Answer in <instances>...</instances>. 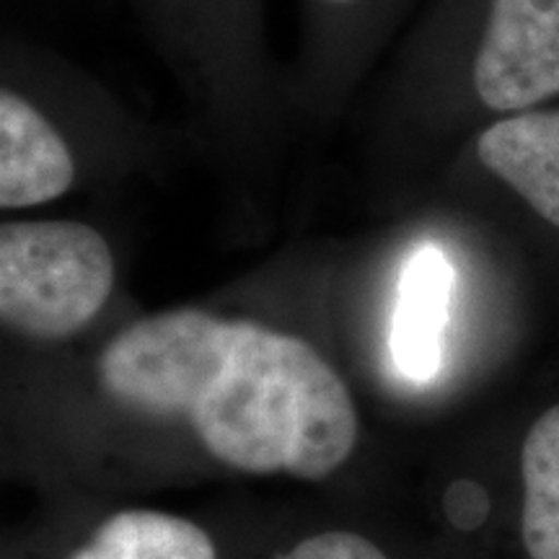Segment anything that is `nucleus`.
<instances>
[{
  "mask_svg": "<svg viewBox=\"0 0 559 559\" xmlns=\"http://www.w3.org/2000/svg\"><path fill=\"white\" fill-rule=\"evenodd\" d=\"M453 267L432 243L419 247L402 272L400 304L391 330V355L409 381L425 383L443 360V326L449 321Z\"/></svg>",
  "mask_w": 559,
  "mask_h": 559,
  "instance_id": "obj_6",
  "label": "nucleus"
},
{
  "mask_svg": "<svg viewBox=\"0 0 559 559\" xmlns=\"http://www.w3.org/2000/svg\"><path fill=\"white\" fill-rule=\"evenodd\" d=\"M96 370L109 400L187 419L239 472L324 479L360 436L353 396L319 349L251 319L156 313L115 334Z\"/></svg>",
  "mask_w": 559,
  "mask_h": 559,
  "instance_id": "obj_1",
  "label": "nucleus"
},
{
  "mask_svg": "<svg viewBox=\"0 0 559 559\" xmlns=\"http://www.w3.org/2000/svg\"><path fill=\"white\" fill-rule=\"evenodd\" d=\"M280 559H389L366 536L353 531H326L296 544Z\"/></svg>",
  "mask_w": 559,
  "mask_h": 559,
  "instance_id": "obj_9",
  "label": "nucleus"
},
{
  "mask_svg": "<svg viewBox=\"0 0 559 559\" xmlns=\"http://www.w3.org/2000/svg\"><path fill=\"white\" fill-rule=\"evenodd\" d=\"M115 290V257L86 223L37 221L0 228V319L32 340H68Z\"/></svg>",
  "mask_w": 559,
  "mask_h": 559,
  "instance_id": "obj_2",
  "label": "nucleus"
},
{
  "mask_svg": "<svg viewBox=\"0 0 559 559\" xmlns=\"http://www.w3.org/2000/svg\"><path fill=\"white\" fill-rule=\"evenodd\" d=\"M521 474L523 547L528 559H559V404L531 425Z\"/></svg>",
  "mask_w": 559,
  "mask_h": 559,
  "instance_id": "obj_8",
  "label": "nucleus"
},
{
  "mask_svg": "<svg viewBox=\"0 0 559 559\" xmlns=\"http://www.w3.org/2000/svg\"><path fill=\"white\" fill-rule=\"evenodd\" d=\"M489 111L515 115L559 96V0H489L472 68Z\"/></svg>",
  "mask_w": 559,
  "mask_h": 559,
  "instance_id": "obj_3",
  "label": "nucleus"
},
{
  "mask_svg": "<svg viewBox=\"0 0 559 559\" xmlns=\"http://www.w3.org/2000/svg\"><path fill=\"white\" fill-rule=\"evenodd\" d=\"M477 156L539 218L559 228V107L500 117L479 132Z\"/></svg>",
  "mask_w": 559,
  "mask_h": 559,
  "instance_id": "obj_5",
  "label": "nucleus"
},
{
  "mask_svg": "<svg viewBox=\"0 0 559 559\" xmlns=\"http://www.w3.org/2000/svg\"><path fill=\"white\" fill-rule=\"evenodd\" d=\"M75 181L68 143L41 111L3 88L0 94V207L19 210L58 200Z\"/></svg>",
  "mask_w": 559,
  "mask_h": 559,
  "instance_id": "obj_4",
  "label": "nucleus"
},
{
  "mask_svg": "<svg viewBox=\"0 0 559 559\" xmlns=\"http://www.w3.org/2000/svg\"><path fill=\"white\" fill-rule=\"evenodd\" d=\"M68 559H218V551L198 523L135 508L109 515Z\"/></svg>",
  "mask_w": 559,
  "mask_h": 559,
  "instance_id": "obj_7",
  "label": "nucleus"
},
{
  "mask_svg": "<svg viewBox=\"0 0 559 559\" xmlns=\"http://www.w3.org/2000/svg\"><path fill=\"white\" fill-rule=\"evenodd\" d=\"M445 513L449 521L461 531H472L485 523L489 513V500L477 481L472 479H459L453 481L445 492Z\"/></svg>",
  "mask_w": 559,
  "mask_h": 559,
  "instance_id": "obj_10",
  "label": "nucleus"
},
{
  "mask_svg": "<svg viewBox=\"0 0 559 559\" xmlns=\"http://www.w3.org/2000/svg\"><path fill=\"white\" fill-rule=\"evenodd\" d=\"M326 3H355V0H326Z\"/></svg>",
  "mask_w": 559,
  "mask_h": 559,
  "instance_id": "obj_11",
  "label": "nucleus"
}]
</instances>
